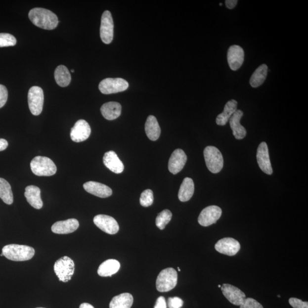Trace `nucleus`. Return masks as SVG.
I'll return each instance as SVG.
<instances>
[{
    "mask_svg": "<svg viewBox=\"0 0 308 308\" xmlns=\"http://www.w3.org/2000/svg\"><path fill=\"white\" fill-rule=\"evenodd\" d=\"M29 18L36 27L45 30H53L58 24L56 14L42 7H36L30 10Z\"/></svg>",
    "mask_w": 308,
    "mask_h": 308,
    "instance_id": "obj_1",
    "label": "nucleus"
},
{
    "mask_svg": "<svg viewBox=\"0 0 308 308\" xmlns=\"http://www.w3.org/2000/svg\"><path fill=\"white\" fill-rule=\"evenodd\" d=\"M3 256L10 261L15 262L27 261L35 254L34 248L23 245L9 244L3 247Z\"/></svg>",
    "mask_w": 308,
    "mask_h": 308,
    "instance_id": "obj_2",
    "label": "nucleus"
},
{
    "mask_svg": "<svg viewBox=\"0 0 308 308\" xmlns=\"http://www.w3.org/2000/svg\"><path fill=\"white\" fill-rule=\"evenodd\" d=\"M32 172L39 176H50L57 172V167L49 158L38 156L31 163Z\"/></svg>",
    "mask_w": 308,
    "mask_h": 308,
    "instance_id": "obj_3",
    "label": "nucleus"
},
{
    "mask_svg": "<svg viewBox=\"0 0 308 308\" xmlns=\"http://www.w3.org/2000/svg\"><path fill=\"white\" fill-rule=\"evenodd\" d=\"M206 164L210 172L217 174L223 168L224 161L220 150L214 146H207L204 150Z\"/></svg>",
    "mask_w": 308,
    "mask_h": 308,
    "instance_id": "obj_4",
    "label": "nucleus"
},
{
    "mask_svg": "<svg viewBox=\"0 0 308 308\" xmlns=\"http://www.w3.org/2000/svg\"><path fill=\"white\" fill-rule=\"evenodd\" d=\"M177 283V273L176 270L173 268L163 270L157 277L156 287L161 292L172 291L176 287Z\"/></svg>",
    "mask_w": 308,
    "mask_h": 308,
    "instance_id": "obj_5",
    "label": "nucleus"
},
{
    "mask_svg": "<svg viewBox=\"0 0 308 308\" xmlns=\"http://www.w3.org/2000/svg\"><path fill=\"white\" fill-rule=\"evenodd\" d=\"M54 270L59 280L67 283L72 279L75 270V265L73 260L68 257H64L55 263Z\"/></svg>",
    "mask_w": 308,
    "mask_h": 308,
    "instance_id": "obj_6",
    "label": "nucleus"
},
{
    "mask_svg": "<svg viewBox=\"0 0 308 308\" xmlns=\"http://www.w3.org/2000/svg\"><path fill=\"white\" fill-rule=\"evenodd\" d=\"M129 83L121 78H108L103 80L99 85V89L104 94L117 93L127 90Z\"/></svg>",
    "mask_w": 308,
    "mask_h": 308,
    "instance_id": "obj_7",
    "label": "nucleus"
},
{
    "mask_svg": "<svg viewBox=\"0 0 308 308\" xmlns=\"http://www.w3.org/2000/svg\"><path fill=\"white\" fill-rule=\"evenodd\" d=\"M28 105L30 111L37 116L42 113L44 102V91L39 87H33L28 92Z\"/></svg>",
    "mask_w": 308,
    "mask_h": 308,
    "instance_id": "obj_8",
    "label": "nucleus"
},
{
    "mask_svg": "<svg viewBox=\"0 0 308 308\" xmlns=\"http://www.w3.org/2000/svg\"><path fill=\"white\" fill-rule=\"evenodd\" d=\"M114 36V22L109 10L103 12L101 18L100 36L103 43L109 44L112 42Z\"/></svg>",
    "mask_w": 308,
    "mask_h": 308,
    "instance_id": "obj_9",
    "label": "nucleus"
},
{
    "mask_svg": "<svg viewBox=\"0 0 308 308\" xmlns=\"http://www.w3.org/2000/svg\"><path fill=\"white\" fill-rule=\"evenodd\" d=\"M222 210L220 207L210 206L204 209L200 213L198 222L203 227H208L216 223L221 216Z\"/></svg>",
    "mask_w": 308,
    "mask_h": 308,
    "instance_id": "obj_10",
    "label": "nucleus"
},
{
    "mask_svg": "<svg viewBox=\"0 0 308 308\" xmlns=\"http://www.w3.org/2000/svg\"><path fill=\"white\" fill-rule=\"evenodd\" d=\"M96 227L110 235L116 234L120 229L117 221L113 217L106 215H98L94 218Z\"/></svg>",
    "mask_w": 308,
    "mask_h": 308,
    "instance_id": "obj_11",
    "label": "nucleus"
},
{
    "mask_svg": "<svg viewBox=\"0 0 308 308\" xmlns=\"http://www.w3.org/2000/svg\"><path fill=\"white\" fill-rule=\"evenodd\" d=\"M240 248L238 241L232 237H225L219 240L215 246V250L218 252L229 257H232L238 253Z\"/></svg>",
    "mask_w": 308,
    "mask_h": 308,
    "instance_id": "obj_12",
    "label": "nucleus"
},
{
    "mask_svg": "<svg viewBox=\"0 0 308 308\" xmlns=\"http://www.w3.org/2000/svg\"><path fill=\"white\" fill-rule=\"evenodd\" d=\"M91 133L90 125L86 121H78L70 132V138L74 142H84L89 138Z\"/></svg>",
    "mask_w": 308,
    "mask_h": 308,
    "instance_id": "obj_13",
    "label": "nucleus"
},
{
    "mask_svg": "<svg viewBox=\"0 0 308 308\" xmlns=\"http://www.w3.org/2000/svg\"><path fill=\"white\" fill-rule=\"evenodd\" d=\"M257 158L259 168L264 173L271 175L273 170L270 161L268 147L265 142H263L259 144Z\"/></svg>",
    "mask_w": 308,
    "mask_h": 308,
    "instance_id": "obj_14",
    "label": "nucleus"
},
{
    "mask_svg": "<svg viewBox=\"0 0 308 308\" xmlns=\"http://www.w3.org/2000/svg\"><path fill=\"white\" fill-rule=\"evenodd\" d=\"M222 294L228 301L236 306L242 305L246 298L244 293L231 284H224L221 287Z\"/></svg>",
    "mask_w": 308,
    "mask_h": 308,
    "instance_id": "obj_15",
    "label": "nucleus"
},
{
    "mask_svg": "<svg viewBox=\"0 0 308 308\" xmlns=\"http://www.w3.org/2000/svg\"><path fill=\"white\" fill-rule=\"evenodd\" d=\"M187 157L183 150L177 148L174 151L171 155L169 162V170L170 173L177 174L183 170L185 163H186Z\"/></svg>",
    "mask_w": 308,
    "mask_h": 308,
    "instance_id": "obj_16",
    "label": "nucleus"
},
{
    "mask_svg": "<svg viewBox=\"0 0 308 308\" xmlns=\"http://www.w3.org/2000/svg\"><path fill=\"white\" fill-rule=\"evenodd\" d=\"M228 63L233 71L238 70L243 64L244 52L242 47L232 45L229 48L227 53Z\"/></svg>",
    "mask_w": 308,
    "mask_h": 308,
    "instance_id": "obj_17",
    "label": "nucleus"
},
{
    "mask_svg": "<svg viewBox=\"0 0 308 308\" xmlns=\"http://www.w3.org/2000/svg\"><path fill=\"white\" fill-rule=\"evenodd\" d=\"M84 188L88 192L99 198H108L113 194L112 190L109 187L96 181H88L84 184Z\"/></svg>",
    "mask_w": 308,
    "mask_h": 308,
    "instance_id": "obj_18",
    "label": "nucleus"
},
{
    "mask_svg": "<svg viewBox=\"0 0 308 308\" xmlns=\"http://www.w3.org/2000/svg\"><path fill=\"white\" fill-rule=\"evenodd\" d=\"M243 116V111L240 110H237L229 120L233 135L237 140L243 139L247 135L246 129L240 125V122Z\"/></svg>",
    "mask_w": 308,
    "mask_h": 308,
    "instance_id": "obj_19",
    "label": "nucleus"
},
{
    "mask_svg": "<svg viewBox=\"0 0 308 308\" xmlns=\"http://www.w3.org/2000/svg\"><path fill=\"white\" fill-rule=\"evenodd\" d=\"M79 227V222L76 219L59 221L52 225L51 231L57 234H68L76 231Z\"/></svg>",
    "mask_w": 308,
    "mask_h": 308,
    "instance_id": "obj_20",
    "label": "nucleus"
},
{
    "mask_svg": "<svg viewBox=\"0 0 308 308\" xmlns=\"http://www.w3.org/2000/svg\"><path fill=\"white\" fill-rule=\"evenodd\" d=\"M104 165L111 172L116 174H121L124 172V165L113 151L107 152L103 158Z\"/></svg>",
    "mask_w": 308,
    "mask_h": 308,
    "instance_id": "obj_21",
    "label": "nucleus"
},
{
    "mask_svg": "<svg viewBox=\"0 0 308 308\" xmlns=\"http://www.w3.org/2000/svg\"><path fill=\"white\" fill-rule=\"evenodd\" d=\"M25 196L30 205L37 210L42 209L43 202L41 198V190L39 187L35 185H29L25 188Z\"/></svg>",
    "mask_w": 308,
    "mask_h": 308,
    "instance_id": "obj_22",
    "label": "nucleus"
},
{
    "mask_svg": "<svg viewBox=\"0 0 308 308\" xmlns=\"http://www.w3.org/2000/svg\"><path fill=\"white\" fill-rule=\"evenodd\" d=\"M101 111L104 118L112 121L121 116L122 106L120 103L116 102H107L102 106Z\"/></svg>",
    "mask_w": 308,
    "mask_h": 308,
    "instance_id": "obj_23",
    "label": "nucleus"
},
{
    "mask_svg": "<svg viewBox=\"0 0 308 308\" xmlns=\"http://www.w3.org/2000/svg\"><path fill=\"white\" fill-rule=\"evenodd\" d=\"M120 267V263L117 260H107L99 266L98 274L101 277H111L118 272Z\"/></svg>",
    "mask_w": 308,
    "mask_h": 308,
    "instance_id": "obj_24",
    "label": "nucleus"
},
{
    "mask_svg": "<svg viewBox=\"0 0 308 308\" xmlns=\"http://www.w3.org/2000/svg\"><path fill=\"white\" fill-rule=\"evenodd\" d=\"M194 181L190 177L184 178L178 192V198L182 202L188 201L194 195Z\"/></svg>",
    "mask_w": 308,
    "mask_h": 308,
    "instance_id": "obj_25",
    "label": "nucleus"
},
{
    "mask_svg": "<svg viewBox=\"0 0 308 308\" xmlns=\"http://www.w3.org/2000/svg\"><path fill=\"white\" fill-rule=\"evenodd\" d=\"M237 102L235 99L230 100L224 106V111L222 113L218 115L216 122L219 126H224L231 118L232 115L237 110Z\"/></svg>",
    "mask_w": 308,
    "mask_h": 308,
    "instance_id": "obj_26",
    "label": "nucleus"
},
{
    "mask_svg": "<svg viewBox=\"0 0 308 308\" xmlns=\"http://www.w3.org/2000/svg\"><path fill=\"white\" fill-rule=\"evenodd\" d=\"M145 132L151 140H158L161 135V128L157 118L153 116H148L145 124Z\"/></svg>",
    "mask_w": 308,
    "mask_h": 308,
    "instance_id": "obj_27",
    "label": "nucleus"
},
{
    "mask_svg": "<svg viewBox=\"0 0 308 308\" xmlns=\"http://www.w3.org/2000/svg\"><path fill=\"white\" fill-rule=\"evenodd\" d=\"M132 296L129 293H124L115 296L111 300L110 308H131L133 304Z\"/></svg>",
    "mask_w": 308,
    "mask_h": 308,
    "instance_id": "obj_28",
    "label": "nucleus"
},
{
    "mask_svg": "<svg viewBox=\"0 0 308 308\" xmlns=\"http://www.w3.org/2000/svg\"><path fill=\"white\" fill-rule=\"evenodd\" d=\"M55 80L61 87H68L71 82V75L68 68L64 65H59L54 72Z\"/></svg>",
    "mask_w": 308,
    "mask_h": 308,
    "instance_id": "obj_29",
    "label": "nucleus"
},
{
    "mask_svg": "<svg viewBox=\"0 0 308 308\" xmlns=\"http://www.w3.org/2000/svg\"><path fill=\"white\" fill-rule=\"evenodd\" d=\"M267 74H268V66L265 64L260 66L251 77V86L253 88L261 86L266 79Z\"/></svg>",
    "mask_w": 308,
    "mask_h": 308,
    "instance_id": "obj_30",
    "label": "nucleus"
},
{
    "mask_svg": "<svg viewBox=\"0 0 308 308\" xmlns=\"http://www.w3.org/2000/svg\"><path fill=\"white\" fill-rule=\"evenodd\" d=\"M0 198L7 205H10L13 202V195L8 181L0 177Z\"/></svg>",
    "mask_w": 308,
    "mask_h": 308,
    "instance_id": "obj_31",
    "label": "nucleus"
},
{
    "mask_svg": "<svg viewBox=\"0 0 308 308\" xmlns=\"http://www.w3.org/2000/svg\"><path fill=\"white\" fill-rule=\"evenodd\" d=\"M172 213L170 210H163L158 214L157 218H156V225L161 230L164 229L166 225L168 224L170 220H172Z\"/></svg>",
    "mask_w": 308,
    "mask_h": 308,
    "instance_id": "obj_32",
    "label": "nucleus"
},
{
    "mask_svg": "<svg viewBox=\"0 0 308 308\" xmlns=\"http://www.w3.org/2000/svg\"><path fill=\"white\" fill-rule=\"evenodd\" d=\"M17 43L16 39L9 33H0V47L13 46Z\"/></svg>",
    "mask_w": 308,
    "mask_h": 308,
    "instance_id": "obj_33",
    "label": "nucleus"
},
{
    "mask_svg": "<svg viewBox=\"0 0 308 308\" xmlns=\"http://www.w3.org/2000/svg\"><path fill=\"white\" fill-rule=\"evenodd\" d=\"M153 202L154 195L153 191L149 190V189L144 190L140 195V205L143 207H148L153 205Z\"/></svg>",
    "mask_w": 308,
    "mask_h": 308,
    "instance_id": "obj_34",
    "label": "nucleus"
},
{
    "mask_svg": "<svg viewBox=\"0 0 308 308\" xmlns=\"http://www.w3.org/2000/svg\"><path fill=\"white\" fill-rule=\"evenodd\" d=\"M240 307V308H264L261 303L252 298L245 299L244 301Z\"/></svg>",
    "mask_w": 308,
    "mask_h": 308,
    "instance_id": "obj_35",
    "label": "nucleus"
},
{
    "mask_svg": "<svg viewBox=\"0 0 308 308\" xmlns=\"http://www.w3.org/2000/svg\"><path fill=\"white\" fill-rule=\"evenodd\" d=\"M183 305V300L178 297L170 298L168 299V307L169 308H181Z\"/></svg>",
    "mask_w": 308,
    "mask_h": 308,
    "instance_id": "obj_36",
    "label": "nucleus"
},
{
    "mask_svg": "<svg viewBox=\"0 0 308 308\" xmlns=\"http://www.w3.org/2000/svg\"><path fill=\"white\" fill-rule=\"evenodd\" d=\"M289 303L294 308H308V303L299 299L292 298L289 299Z\"/></svg>",
    "mask_w": 308,
    "mask_h": 308,
    "instance_id": "obj_37",
    "label": "nucleus"
},
{
    "mask_svg": "<svg viewBox=\"0 0 308 308\" xmlns=\"http://www.w3.org/2000/svg\"><path fill=\"white\" fill-rule=\"evenodd\" d=\"M8 96V92L6 88L0 84V109L5 105Z\"/></svg>",
    "mask_w": 308,
    "mask_h": 308,
    "instance_id": "obj_38",
    "label": "nucleus"
},
{
    "mask_svg": "<svg viewBox=\"0 0 308 308\" xmlns=\"http://www.w3.org/2000/svg\"><path fill=\"white\" fill-rule=\"evenodd\" d=\"M154 308H167V303L165 298L159 297L156 302Z\"/></svg>",
    "mask_w": 308,
    "mask_h": 308,
    "instance_id": "obj_39",
    "label": "nucleus"
},
{
    "mask_svg": "<svg viewBox=\"0 0 308 308\" xmlns=\"http://www.w3.org/2000/svg\"><path fill=\"white\" fill-rule=\"evenodd\" d=\"M225 2L226 7L230 9L234 8L237 3V0H226Z\"/></svg>",
    "mask_w": 308,
    "mask_h": 308,
    "instance_id": "obj_40",
    "label": "nucleus"
},
{
    "mask_svg": "<svg viewBox=\"0 0 308 308\" xmlns=\"http://www.w3.org/2000/svg\"><path fill=\"white\" fill-rule=\"evenodd\" d=\"M8 146V142L4 139H0V151L5 150Z\"/></svg>",
    "mask_w": 308,
    "mask_h": 308,
    "instance_id": "obj_41",
    "label": "nucleus"
},
{
    "mask_svg": "<svg viewBox=\"0 0 308 308\" xmlns=\"http://www.w3.org/2000/svg\"><path fill=\"white\" fill-rule=\"evenodd\" d=\"M80 308H94L93 306H91V304L88 303H83L82 304L80 307Z\"/></svg>",
    "mask_w": 308,
    "mask_h": 308,
    "instance_id": "obj_42",
    "label": "nucleus"
},
{
    "mask_svg": "<svg viewBox=\"0 0 308 308\" xmlns=\"http://www.w3.org/2000/svg\"><path fill=\"white\" fill-rule=\"evenodd\" d=\"M221 285H218V287H219V288H221Z\"/></svg>",
    "mask_w": 308,
    "mask_h": 308,
    "instance_id": "obj_43",
    "label": "nucleus"
},
{
    "mask_svg": "<svg viewBox=\"0 0 308 308\" xmlns=\"http://www.w3.org/2000/svg\"><path fill=\"white\" fill-rule=\"evenodd\" d=\"M71 72H72V73H74V70L73 69H72V70H71Z\"/></svg>",
    "mask_w": 308,
    "mask_h": 308,
    "instance_id": "obj_44",
    "label": "nucleus"
},
{
    "mask_svg": "<svg viewBox=\"0 0 308 308\" xmlns=\"http://www.w3.org/2000/svg\"><path fill=\"white\" fill-rule=\"evenodd\" d=\"M0 256H1V257H3V254H2H2H1V255H0Z\"/></svg>",
    "mask_w": 308,
    "mask_h": 308,
    "instance_id": "obj_45",
    "label": "nucleus"
},
{
    "mask_svg": "<svg viewBox=\"0 0 308 308\" xmlns=\"http://www.w3.org/2000/svg\"><path fill=\"white\" fill-rule=\"evenodd\" d=\"M177 269H178V270H179V271L180 272V268H178Z\"/></svg>",
    "mask_w": 308,
    "mask_h": 308,
    "instance_id": "obj_46",
    "label": "nucleus"
},
{
    "mask_svg": "<svg viewBox=\"0 0 308 308\" xmlns=\"http://www.w3.org/2000/svg\"><path fill=\"white\" fill-rule=\"evenodd\" d=\"M277 297H278V298H280V295H278Z\"/></svg>",
    "mask_w": 308,
    "mask_h": 308,
    "instance_id": "obj_47",
    "label": "nucleus"
},
{
    "mask_svg": "<svg viewBox=\"0 0 308 308\" xmlns=\"http://www.w3.org/2000/svg\"><path fill=\"white\" fill-rule=\"evenodd\" d=\"M222 5V3H220V5L221 6Z\"/></svg>",
    "mask_w": 308,
    "mask_h": 308,
    "instance_id": "obj_48",
    "label": "nucleus"
},
{
    "mask_svg": "<svg viewBox=\"0 0 308 308\" xmlns=\"http://www.w3.org/2000/svg\"></svg>",
    "mask_w": 308,
    "mask_h": 308,
    "instance_id": "obj_49",
    "label": "nucleus"
}]
</instances>
